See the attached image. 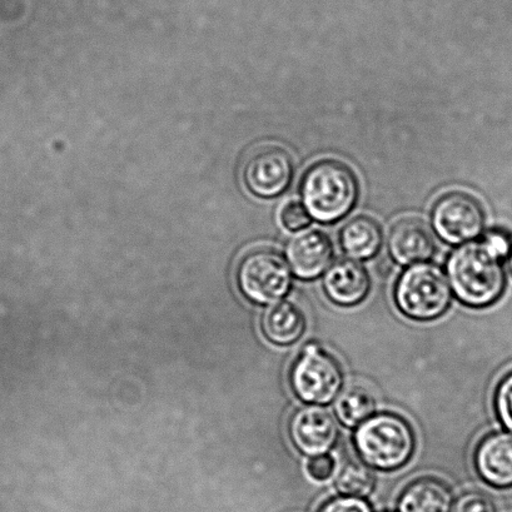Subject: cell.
<instances>
[{
	"label": "cell",
	"mask_w": 512,
	"mask_h": 512,
	"mask_svg": "<svg viewBox=\"0 0 512 512\" xmlns=\"http://www.w3.org/2000/svg\"><path fill=\"white\" fill-rule=\"evenodd\" d=\"M452 292L465 306H491L504 293L501 260L484 241L469 242L451 253L446 265Z\"/></svg>",
	"instance_id": "obj_1"
},
{
	"label": "cell",
	"mask_w": 512,
	"mask_h": 512,
	"mask_svg": "<svg viewBox=\"0 0 512 512\" xmlns=\"http://www.w3.org/2000/svg\"><path fill=\"white\" fill-rule=\"evenodd\" d=\"M303 207L321 223H333L349 215L359 197V185L349 167L336 161L316 163L301 185Z\"/></svg>",
	"instance_id": "obj_2"
},
{
	"label": "cell",
	"mask_w": 512,
	"mask_h": 512,
	"mask_svg": "<svg viewBox=\"0 0 512 512\" xmlns=\"http://www.w3.org/2000/svg\"><path fill=\"white\" fill-rule=\"evenodd\" d=\"M354 444L361 460L371 469L394 471L414 455L415 436L402 417L381 412L357 427Z\"/></svg>",
	"instance_id": "obj_3"
},
{
	"label": "cell",
	"mask_w": 512,
	"mask_h": 512,
	"mask_svg": "<svg viewBox=\"0 0 512 512\" xmlns=\"http://www.w3.org/2000/svg\"><path fill=\"white\" fill-rule=\"evenodd\" d=\"M451 301L449 278L434 263L410 266L396 283V306L411 320H435L449 310Z\"/></svg>",
	"instance_id": "obj_4"
},
{
	"label": "cell",
	"mask_w": 512,
	"mask_h": 512,
	"mask_svg": "<svg viewBox=\"0 0 512 512\" xmlns=\"http://www.w3.org/2000/svg\"><path fill=\"white\" fill-rule=\"evenodd\" d=\"M291 386L308 405H328L341 394L344 375L338 362L320 345L307 344L291 370Z\"/></svg>",
	"instance_id": "obj_5"
},
{
	"label": "cell",
	"mask_w": 512,
	"mask_h": 512,
	"mask_svg": "<svg viewBox=\"0 0 512 512\" xmlns=\"http://www.w3.org/2000/svg\"><path fill=\"white\" fill-rule=\"evenodd\" d=\"M237 278L243 295L260 305H275L292 287L290 267L272 250L248 253L238 267Z\"/></svg>",
	"instance_id": "obj_6"
},
{
	"label": "cell",
	"mask_w": 512,
	"mask_h": 512,
	"mask_svg": "<svg viewBox=\"0 0 512 512\" xmlns=\"http://www.w3.org/2000/svg\"><path fill=\"white\" fill-rule=\"evenodd\" d=\"M485 217L480 203L465 193L441 197L432 210V226L437 236L450 245H465L484 230Z\"/></svg>",
	"instance_id": "obj_7"
},
{
	"label": "cell",
	"mask_w": 512,
	"mask_h": 512,
	"mask_svg": "<svg viewBox=\"0 0 512 512\" xmlns=\"http://www.w3.org/2000/svg\"><path fill=\"white\" fill-rule=\"evenodd\" d=\"M338 434L335 416L325 407L308 405L291 417V441L303 455H327L335 447Z\"/></svg>",
	"instance_id": "obj_8"
},
{
	"label": "cell",
	"mask_w": 512,
	"mask_h": 512,
	"mask_svg": "<svg viewBox=\"0 0 512 512\" xmlns=\"http://www.w3.org/2000/svg\"><path fill=\"white\" fill-rule=\"evenodd\" d=\"M293 163L285 149L266 147L258 149L248 159L245 182L258 197L271 198L281 195L290 186Z\"/></svg>",
	"instance_id": "obj_9"
},
{
	"label": "cell",
	"mask_w": 512,
	"mask_h": 512,
	"mask_svg": "<svg viewBox=\"0 0 512 512\" xmlns=\"http://www.w3.org/2000/svg\"><path fill=\"white\" fill-rule=\"evenodd\" d=\"M287 261L291 271L303 281L315 280L332 265L333 247L325 233L303 231L288 243Z\"/></svg>",
	"instance_id": "obj_10"
},
{
	"label": "cell",
	"mask_w": 512,
	"mask_h": 512,
	"mask_svg": "<svg viewBox=\"0 0 512 512\" xmlns=\"http://www.w3.org/2000/svg\"><path fill=\"white\" fill-rule=\"evenodd\" d=\"M323 290L338 306H356L369 295V273L355 260H338L332 263L323 276Z\"/></svg>",
	"instance_id": "obj_11"
},
{
	"label": "cell",
	"mask_w": 512,
	"mask_h": 512,
	"mask_svg": "<svg viewBox=\"0 0 512 512\" xmlns=\"http://www.w3.org/2000/svg\"><path fill=\"white\" fill-rule=\"evenodd\" d=\"M475 467L486 484L512 487V434L500 431L484 437L475 452Z\"/></svg>",
	"instance_id": "obj_12"
},
{
	"label": "cell",
	"mask_w": 512,
	"mask_h": 512,
	"mask_svg": "<svg viewBox=\"0 0 512 512\" xmlns=\"http://www.w3.org/2000/svg\"><path fill=\"white\" fill-rule=\"evenodd\" d=\"M435 242L429 228L417 220L396 223L389 237L392 260L402 266L417 265L434 255Z\"/></svg>",
	"instance_id": "obj_13"
},
{
	"label": "cell",
	"mask_w": 512,
	"mask_h": 512,
	"mask_svg": "<svg viewBox=\"0 0 512 512\" xmlns=\"http://www.w3.org/2000/svg\"><path fill=\"white\" fill-rule=\"evenodd\" d=\"M454 505V495L445 482L425 477L411 482L401 492L397 511L452 512Z\"/></svg>",
	"instance_id": "obj_14"
},
{
	"label": "cell",
	"mask_w": 512,
	"mask_h": 512,
	"mask_svg": "<svg viewBox=\"0 0 512 512\" xmlns=\"http://www.w3.org/2000/svg\"><path fill=\"white\" fill-rule=\"evenodd\" d=\"M262 328L273 344H295L306 328L305 316L295 303L280 301L267 308L262 318Z\"/></svg>",
	"instance_id": "obj_15"
},
{
	"label": "cell",
	"mask_w": 512,
	"mask_h": 512,
	"mask_svg": "<svg viewBox=\"0 0 512 512\" xmlns=\"http://www.w3.org/2000/svg\"><path fill=\"white\" fill-rule=\"evenodd\" d=\"M342 250L351 260H369L380 251L382 231L369 217H356L346 223L340 235Z\"/></svg>",
	"instance_id": "obj_16"
},
{
	"label": "cell",
	"mask_w": 512,
	"mask_h": 512,
	"mask_svg": "<svg viewBox=\"0 0 512 512\" xmlns=\"http://www.w3.org/2000/svg\"><path fill=\"white\" fill-rule=\"evenodd\" d=\"M376 400L364 387H350L338 395L335 402L337 420L349 429H355L375 415Z\"/></svg>",
	"instance_id": "obj_17"
},
{
	"label": "cell",
	"mask_w": 512,
	"mask_h": 512,
	"mask_svg": "<svg viewBox=\"0 0 512 512\" xmlns=\"http://www.w3.org/2000/svg\"><path fill=\"white\" fill-rule=\"evenodd\" d=\"M376 487V476L370 466L365 462H346L338 472L336 489L342 496L364 497L370 496Z\"/></svg>",
	"instance_id": "obj_18"
},
{
	"label": "cell",
	"mask_w": 512,
	"mask_h": 512,
	"mask_svg": "<svg viewBox=\"0 0 512 512\" xmlns=\"http://www.w3.org/2000/svg\"><path fill=\"white\" fill-rule=\"evenodd\" d=\"M495 411L501 425L512 434V371L497 386Z\"/></svg>",
	"instance_id": "obj_19"
},
{
	"label": "cell",
	"mask_w": 512,
	"mask_h": 512,
	"mask_svg": "<svg viewBox=\"0 0 512 512\" xmlns=\"http://www.w3.org/2000/svg\"><path fill=\"white\" fill-rule=\"evenodd\" d=\"M452 512H496V507L491 497L471 491L455 502Z\"/></svg>",
	"instance_id": "obj_20"
},
{
	"label": "cell",
	"mask_w": 512,
	"mask_h": 512,
	"mask_svg": "<svg viewBox=\"0 0 512 512\" xmlns=\"http://www.w3.org/2000/svg\"><path fill=\"white\" fill-rule=\"evenodd\" d=\"M281 220L288 231H301L310 225L311 216L301 203L291 202L283 208Z\"/></svg>",
	"instance_id": "obj_21"
},
{
	"label": "cell",
	"mask_w": 512,
	"mask_h": 512,
	"mask_svg": "<svg viewBox=\"0 0 512 512\" xmlns=\"http://www.w3.org/2000/svg\"><path fill=\"white\" fill-rule=\"evenodd\" d=\"M320 512H372V507L360 497L340 496L326 502Z\"/></svg>",
	"instance_id": "obj_22"
},
{
	"label": "cell",
	"mask_w": 512,
	"mask_h": 512,
	"mask_svg": "<svg viewBox=\"0 0 512 512\" xmlns=\"http://www.w3.org/2000/svg\"><path fill=\"white\" fill-rule=\"evenodd\" d=\"M335 466V460L328 454L310 457L307 472L311 479L315 481H327L331 479L333 472H335Z\"/></svg>",
	"instance_id": "obj_23"
},
{
	"label": "cell",
	"mask_w": 512,
	"mask_h": 512,
	"mask_svg": "<svg viewBox=\"0 0 512 512\" xmlns=\"http://www.w3.org/2000/svg\"><path fill=\"white\" fill-rule=\"evenodd\" d=\"M482 241L486 246L495 253L500 260H505L511 253V240L509 235L504 231H490L487 232Z\"/></svg>",
	"instance_id": "obj_24"
},
{
	"label": "cell",
	"mask_w": 512,
	"mask_h": 512,
	"mask_svg": "<svg viewBox=\"0 0 512 512\" xmlns=\"http://www.w3.org/2000/svg\"><path fill=\"white\" fill-rule=\"evenodd\" d=\"M510 270L512 272V251H511V255H510Z\"/></svg>",
	"instance_id": "obj_25"
}]
</instances>
